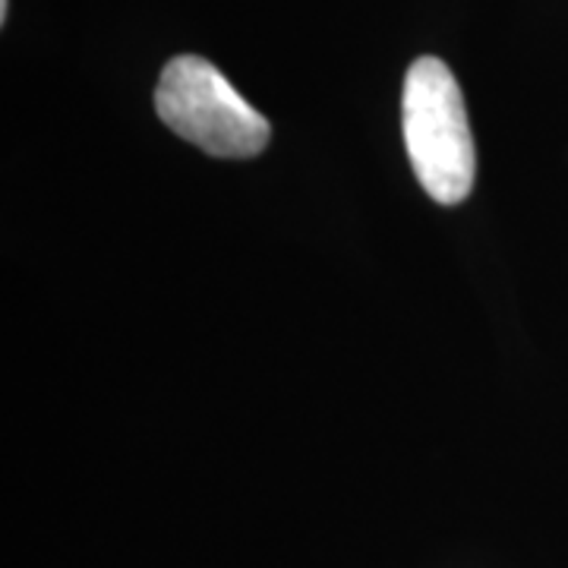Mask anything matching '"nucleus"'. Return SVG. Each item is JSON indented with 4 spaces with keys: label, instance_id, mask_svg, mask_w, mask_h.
<instances>
[{
    "label": "nucleus",
    "instance_id": "obj_1",
    "mask_svg": "<svg viewBox=\"0 0 568 568\" xmlns=\"http://www.w3.org/2000/svg\"><path fill=\"white\" fill-rule=\"evenodd\" d=\"M402 130L414 174L426 193L455 205L474 190V136L458 80L439 58L410 63L402 95Z\"/></svg>",
    "mask_w": 568,
    "mask_h": 568
},
{
    "label": "nucleus",
    "instance_id": "obj_2",
    "mask_svg": "<svg viewBox=\"0 0 568 568\" xmlns=\"http://www.w3.org/2000/svg\"><path fill=\"white\" fill-rule=\"evenodd\" d=\"M155 111L181 140L215 159H253L268 145V121L219 67L181 54L162 70Z\"/></svg>",
    "mask_w": 568,
    "mask_h": 568
},
{
    "label": "nucleus",
    "instance_id": "obj_3",
    "mask_svg": "<svg viewBox=\"0 0 568 568\" xmlns=\"http://www.w3.org/2000/svg\"><path fill=\"white\" fill-rule=\"evenodd\" d=\"M7 10H10V0H0V22H7Z\"/></svg>",
    "mask_w": 568,
    "mask_h": 568
}]
</instances>
